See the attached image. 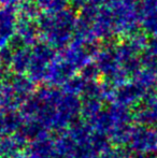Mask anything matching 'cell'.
I'll use <instances>...</instances> for the list:
<instances>
[{
    "mask_svg": "<svg viewBox=\"0 0 157 158\" xmlns=\"http://www.w3.org/2000/svg\"><path fill=\"white\" fill-rule=\"evenodd\" d=\"M134 141L137 151L143 154H153L157 151V128H140L134 135Z\"/></svg>",
    "mask_w": 157,
    "mask_h": 158,
    "instance_id": "cell-1",
    "label": "cell"
}]
</instances>
